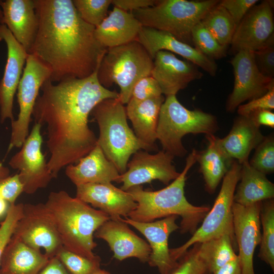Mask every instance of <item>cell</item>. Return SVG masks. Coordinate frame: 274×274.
Masks as SVG:
<instances>
[{"mask_svg":"<svg viewBox=\"0 0 274 274\" xmlns=\"http://www.w3.org/2000/svg\"><path fill=\"white\" fill-rule=\"evenodd\" d=\"M206 137L208 146L204 150L197 152V162L200 165L199 171L203 176L206 190L212 194L234 160L224 153L215 134L206 135Z\"/></svg>","mask_w":274,"mask_h":274,"instance_id":"cell-30","label":"cell"},{"mask_svg":"<svg viewBox=\"0 0 274 274\" xmlns=\"http://www.w3.org/2000/svg\"><path fill=\"white\" fill-rule=\"evenodd\" d=\"M165 98L163 95L141 101L129 100L125 107L127 118L133 132L148 151H155L159 115Z\"/></svg>","mask_w":274,"mask_h":274,"instance_id":"cell-27","label":"cell"},{"mask_svg":"<svg viewBox=\"0 0 274 274\" xmlns=\"http://www.w3.org/2000/svg\"><path fill=\"white\" fill-rule=\"evenodd\" d=\"M241 165L240 183L235 191L233 202L248 206L273 199L274 184L266 175L251 166L249 161Z\"/></svg>","mask_w":274,"mask_h":274,"instance_id":"cell-29","label":"cell"},{"mask_svg":"<svg viewBox=\"0 0 274 274\" xmlns=\"http://www.w3.org/2000/svg\"><path fill=\"white\" fill-rule=\"evenodd\" d=\"M3 12L2 7L0 5V24H3Z\"/></svg>","mask_w":274,"mask_h":274,"instance_id":"cell-52","label":"cell"},{"mask_svg":"<svg viewBox=\"0 0 274 274\" xmlns=\"http://www.w3.org/2000/svg\"><path fill=\"white\" fill-rule=\"evenodd\" d=\"M5 25L28 54L35 41L38 21L33 0L0 1Z\"/></svg>","mask_w":274,"mask_h":274,"instance_id":"cell-23","label":"cell"},{"mask_svg":"<svg viewBox=\"0 0 274 274\" xmlns=\"http://www.w3.org/2000/svg\"><path fill=\"white\" fill-rule=\"evenodd\" d=\"M39 274H71L56 257L49 259Z\"/></svg>","mask_w":274,"mask_h":274,"instance_id":"cell-47","label":"cell"},{"mask_svg":"<svg viewBox=\"0 0 274 274\" xmlns=\"http://www.w3.org/2000/svg\"><path fill=\"white\" fill-rule=\"evenodd\" d=\"M273 109L274 87H272L263 95L239 105L237 111L238 115L247 116L257 111Z\"/></svg>","mask_w":274,"mask_h":274,"instance_id":"cell-42","label":"cell"},{"mask_svg":"<svg viewBox=\"0 0 274 274\" xmlns=\"http://www.w3.org/2000/svg\"><path fill=\"white\" fill-rule=\"evenodd\" d=\"M56 257L71 274H92L100 268L101 259L96 255L89 258L71 252L63 247Z\"/></svg>","mask_w":274,"mask_h":274,"instance_id":"cell-35","label":"cell"},{"mask_svg":"<svg viewBox=\"0 0 274 274\" xmlns=\"http://www.w3.org/2000/svg\"><path fill=\"white\" fill-rule=\"evenodd\" d=\"M142 26L131 13L114 6L95 27L94 36L99 44L107 49L136 41Z\"/></svg>","mask_w":274,"mask_h":274,"instance_id":"cell-25","label":"cell"},{"mask_svg":"<svg viewBox=\"0 0 274 274\" xmlns=\"http://www.w3.org/2000/svg\"><path fill=\"white\" fill-rule=\"evenodd\" d=\"M45 204L53 217L63 247L87 258H95L93 251L97 244L93 235L110 217L63 190L51 192Z\"/></svg>","mask_w":274,"mask_h":274,"instance_id":"cell-4","label":"cell"},{"mask_svg":"<svg viewBox=\"0 0 274 274\" xmlns=\"http://www.w3.org/2000/svg\"><path fill=\"white\" fill-rule=\"evenodd\" d=\"M76 197L107 214L111 219L127 217L137 203L127 191L112 183H90L76 186Z\"/></svg>","mask_w":274,"mask_h":274,"instance_id":"cell-20","label":"cell"},{"mask_svg":"<svg viewBox=\"0 0 274 274\" xmlns=\"http://www.w3.org/2000/svg\"><path fill=\"white\" fill-rule=\"evenodd\" d=\"M151 76L157 82L162 94L166 97L176 95L190 82L201 79L203 74L192 62L179 59L175 54L162 50L158 52L153 59Z\"/></svg>","mask_w":274,"mask_h":274,"instance_id":"cell-19","label":"cell"},{"mask_svg":"<svg viewBox=\"0 0 274 274\" xmlns=\"http://www.w3.org/2000/svg\"><path fill=\"white\" fill-rule=\"evenodd\" d=\"M272 1H264L254 6L236 26L230 52L258 50L274 40Z\"/></svg>","mask_w":274,"mask_h":274,"instance_id":"cell-15","label":"cell"},{"mask_svg":"<svg viewBox=\"0 0 274 274\" xmlns=\"http://www.w3.org/2000/svg\"><path fill=\"white\" fill-rule=\"evenodd\" d=\"M256 65L265 77H274V40L265 47L253 52Z\"/></svg>","mask_w":274,"mask_h":274,"instance_id":"cell-41","label":"cell"},{"mask_svg":"<svg viewBox=\"0 0 274 274\" xmlns=\"http://www.w3.org/2000/svg\"><path fill=\"white\" fill-rule=\"evenodd\" d=\"M23 206L22 203L11 205L6 217L0 224V264L3 251L22 216Z\"/></svg>","mask_w":274,"mask_h":274,"instance_id":"cell-39","label":"cell"},{"mask_svg":"<svg viewBox=\"0 0 274 274\" xmlns=\"http://www.w3.org/2000/svg\"><path fill=\"white\" fill-rule=\"evenodd\" d=\"M92 274H110V273L99 268L95 270Z\"/></svg>","mask_w":274,"mask_h":274,"instance_id":"cell-51","label":"cell"},{"mask_svg":"<svg viewBox=\"0 0 274 274\" xmlns=\"http://www.w3.org/2000/svg\"><path fill=\"white\" fill-rule=\"evenodd\" d=\"M198 244L187 250L178 261V264L171 274H207V268L197 252Z\"/></svg>","mask_w":274,"mask_h":274,"instance_id":"cell-38","label":"cell"},{"mask_svg":"<svg viewBox=\"0 0 274 274\" xmlns=\"http://www.w3.org/2000/svg\"><path fill=\"white\" fill-rule=\"evenodd\" d=\"M41 127L40 124L35 123L20 150L9 162L12 168L19 171L23 192L28 194L46 187L53 178L41 151Z\"/></svg>","mask_w":274,"mask_h":274,"instance_id":"cell-12","label":"cell"},{"mask_svg":"<svg viewBox=\"0 0 274 274\" xmlns=\"http://www.w3.org/2000/svg\"><path fill=\"white\" fill-rule=\"evenodd\" d=\"M10 176L9 169L0 161V181Z\"/></svg>","mask_w":274,"mask_h":274,"instance_id":"cell-50","label":"cell"},{"mask_svg":"<svg viewBox=\"0 0 274 274\" xmlns=\"http://www.w3.org/2000/svg\"><path fill=\"white\" fill-rule=\"evenodd\" d=\"M95 237L105 241L113 252L114 257L119 261L134 257L141 262L148 261L151 248L145 240L137 235L122 220L110 219L100 226Z\"/></svg>","mask_w":274,"mask_h":274,"instance_id":"cell-21","label":"cell"},{"mask_svg":"<svg viewBox=\"0 0 274 274\" xmlns=\"http://www.w3.org/2000/svg\"><path fill=\"white\" fill-rule=\"evenodd\" d=\"M25 63L17 89L19 112L17 119L11 121L12 131L8 152L14 147L21 148L28 136L40 90L51 75L50 70L32 54H28Z\"/></svg>","mask_w":274,"mask_h":274,"instance_id":"cell-10","label":"cell"},{"mask_svg":"<svg viewBox=\"0 0 274 274\" xmlns=\"http://www.w3.org/2000/svg\"><path fill=\"white\" fill-rule=\"evenodd\" d=\"M178 216L172 215L149 222H140L126 217L122 220L132 226L147 238L151 248L148 261L151 267H157L159 274H171L178 262L171 258L168 240L170 234L180 228L176 221Z\"/></svg>","mask_w":274,"mask_h":274,"instance_id":"cell-18","label":"cell"},{"mask_svg":"<svg viewBox=\"0 0 274 274\" xmlns=\"http://www.w3.org/2000/svg\"><path fill=\"white\" fill-rule=\"evenodd\" d=\"M262 227L258 256L274 271V202L273 199L262 201L260 213Z\"/></svg>","mask_w":274,"mask_h":274,"instance_id":"cell-33","label":"cell"},{"mask_svg":"<svg viewBox=\"0 0 274 274\" xmlns=\"http://www.w3.org/2000/svg\"><path fill=\"white\" fill-rule=\"evenodd\" d=\"M157 0H112V4L124 11L129 12L154 6Z\"/></svg>","mask_w":274,"mask_h":274,"instance_id":"cell-45","label":"cell"},{"mask_svg":"<svg viewBox=\"0 0 274 274\" xmlns=\"http://www.w3.org/2000/svg\"><path fill=\"white\" fill-rule=\"evenodd\" d=\"M91 114L99 128L97 144L120 174L124 173L134 153L148 151L129 126L125 107L118 98H108L99 102Z\"/></svg>","mask_w":274,"mask_h":274,"instance_id":"cell-5","label":"cell"},{"mask_svg":"<svg viewBox=\"0 0 274 274\" xmlns=\"http://www.w3.org/2000/svg\"><path fill=\"white\" fill-rule=\"evenodd\" d=\"M258 126L264 125L274 128V114L271 110H262L256 111L249 115Z\"/></svg>","mask_w":274,"mask_h":274,"instance_id":"cell-46","label":"cell"},{"mask_svg":"<svg viewBox=\"0 0 274 274\" xmlns=\"http://www.w3.org/2000/svg\"><path fill=\"white\" fill-rule=\"evenodd\" d=\"M241 167L242 165L236 160L232 162L223 178L220 190L213 206L203 218L201 225L183 245L170 249V255L174 261L178 262L194 244L224 234L229 235L235 241L232 207L236 187L240 179Z\"/></svg>","mask_w":274,"mask_h":274,"instance_id":"cell-9","label":"cell"},{"mask_svg":"<svg viewBox=\"0 0 274 274\" xmlns=\"http://www.w3.org/2000/svg\"><path fill=\"white\" fill-rule=\"evenodd\" d=\"M98 68L84 78H71L55 83L49 79L41 88L32 116L35 123L46 126L50 153L47 164L53 178L96 146L97 138L88 126L93 108L104 99L119 97V92L99 83Z\"/></svg>","mask_w":274,"mask_h":274,"instance_id":"cell-1","label":"cell"},{"mask_svg":"<svg viewBox=\"0 0 274 274\" xmlns=\"http://www.w3.org/2000/svg\"><path fill=\"white\" fill-rule=\"evenodd\" d=\"M163 95L157 82L151 76L139 80L134 85L129 99L141 101Z\"/></svg>","mask_w":274,"mask_h":274,"instance_id":"cell-40","label":"cell"},{"mask_svg":"<svg viewBox=\"0 0 274 274\" xmlns=\"http://www.w3.org/2000/svg\"><path fill=\"white\" fill-rule=\"evenodd\" d=\"M174 157L163 150L153 154L147 151L136 152L128 161L126 171L120 174L118 183H122L121 189L126 191L155 180L168 185L180 174L173 164Z\"/></svg>","mask_w":274,"mask_h":274,"instance_id":"cell-14","label":"cell"},{"mask_svg":"<svg viewBox=\"0 0 274 274\" xmlns=\"http://www.w3.org/2000/svg\"><path fill=\"white\" fill-rule=\"evenodd\" d=\"M7 48V59L0 81V121L14 120L13 101L28 53L4 24H0V41Z\"/></svg>","mask_w":274,"mask_h":274,"instance_id":"cell-17","label":"cell"},{"mask_svg":"<svg viewBox=\"0 0 274 274\" xmlns=\"http://www.w3.org/2000/svg\"><path fill=\"white\" fill-rule=\"evenodd\" d=\"M254 154L249 161L251 166L265 175L274 171V137L264 136L255 149Z\"/></svg>","mask_w":274,"mask_h":274,"instance_id":"cell-37","label":"cell"},{"mask_svg":"<svg viewBox=\"0 0 274 274\" xmlns=\"http://www.w3.org/2000/svg\"><path fill=\"white\" fill-rule=\"evenodd\" d=\"M136 41L153 59L158 52L166 51L181 56L211 76L216 74L218 67L215 60L207 57L194 47L178 40L168 33L142 26Z\"/></svg>","mask_w":274,"mask_h":274,"instance_id":"cell-22","label":"cell"},{"mask_svg":"<svg viewBox=\"0 0 274 274\" xmlns=\"http://www.w3.org/2000/svg\"><path fill=\"white\" fill-rule=\"evenodd\" d=\"M230 62L233 68L234 82L227 99V112L233 113L243 102L259 97L274 87L273 78L266 77L259 72L253 51L240 50Z\"/></svg>","mask_w":274,"mask_h":274,"instance_id":"cell-13","label":"cell"},{"mask_svg":"<svg viewBox=\"0 0 274 274\" xmlns=\"http://www.w3.org/2000/svg\"><path fill=\"white\" fill-rule=\"evenodd\" d=\"M197 151L193 149L186 158L183 171L163 189L148 191L144 190L142 185H138L126 191L137 203L136 208L127 217L137 222H149L172 215L180 216L182 218L181 232L193 234L210 210L209 207L192 204L185 195L187 174L197 162Z\"/></svg>","mask_w":274,"mask_h":274,"instance_id":"cell-3","label":"cell"},{"mask_svg":"<svg viewBox=\"0 0 274 274\" xmlns=\"http://www.w3.org/2000/svg\"><path fill=\"white\" fill-rule=\"evenodd\" d=\"M12 235L35 249L43 248L49 259L63 247L54 220L45 203L24 204L22 216Z\"/></svg>","mask_w":274,"mask_h":274,"instance_id":"cell-11","label":"cell"},{"mask_svg":"<svg viewBox=\"0 0 274 274\" xmlns=\"http://www.w3.org/2000/svg\"><path fill=\"white\" fill-rule=\"evenodd\" d=\"M73 3L81 19L96 27L107 16L112 0H73Z\"/></svg>","mask_w":274,"mask_h":274,"instance_id":"cell-36","label":"cell"},{"mask_svg":"<svg viewBox=\"0 0 274 274\" xmlns=\"http://www.w3.org/2000/svg\"><path fill=\"white\" fill-rule=\"evenodd\" d=\"M49 259L12 235L2 256L0 274H39Z\"/></svg>","mask_w":274,"mask_h":274,"instance_id":"cell-28","label":"cell"},{"mask_svg":"<svg viewBox=\"0 0 274 274\" xmlns=\"http://www.w3.org/2000/svg\"><path fill=\"white\" fill-rule=\"evenodd\" d=\"M33 1L38 28L28 54L50 70L53 83L92 74L107 49L95 39V27L81 19L72 0Z\"/></svg>","mask_w":274,"mask_h":274,"instance_id":"cell-2","label":"cell"},{"mask_svg":"<svg viewBox=\"0 0 274 274\" xmlns=\"http://www.w3.org/2000/svg\"><path fill=\"white\" fill-rule=\"evenodd\" d=\"M191 38L193 46L207 57L215 60L226 56L227 48L221 45L201 22L193 28Z\"/></svg>","mask_w":274,"mask_h":274,"instance_id":"cell-34","label":"cell"},{"mask_svg":"<svg viewBox=\"0 0 274 274\" xmlns=\"http://www.w3.org/2000/svg\"><path fill=\"white\" fill-rule=\"evenodd\" d=\"M262 202L244 206L233 202V230L242 274H255L253 256L261 241L260 213Z\"/></svg>","mask_w":274,"mask_h":274,"instance_id":"cell-16","label":"cell"},{"mask_svg":"<svg viewBox=\"0 0 274 274\" xmlns=\"http://www.w3.org/2000/svg\"><path fill=\"white\" fill-rule=\"evenodd\" d=\"M78 163L66 166L65 175L76 185L119 182L120 174L115 165L105 156L97 144Z\"/></svg>","mask_w":274,"mask_h":274,"instance_id":"cell-24","label":"cell"},{"mask_svg":"<svg viewBox=\"0 0 274 274\" xmlns=\"http://www.w3.org/2000/svg\"><path fill=\"white\" fill-rule=\"evenodd\" d=\"M218 128L215 116L199 109L188 110L176 95H170L165 97L161 106L156 138L163 150L174 157H183L187 153L182 143L185 135L215 134Z\"/></svg>","mask_w":274,"mask_h":274,"instance_id":"cell-6","label":"cell"},{"mask_svg":"<svg viewBox=\"0 0 274 274\" xmlns=\"http://www.w3.org/2000/svg\"><path fill=\"white\" fill-rule=\"evenodd\" d=\"M201 22L221 45L227 48L230 45L236 25L220 3L206 15Z\"/></svg>","mask_w":274,"mask_h":274,"instance_id":"cell-32","label":"cell"},{"mask_svg":"<svg viewBox=\"0 0 274 274\" xmlns=\"http://www.w3.org/2000/svg\"><path fill=\"white\" fill-rule=\"evenodd\" d=\"M212 274H242L238 256L226 263Z\"/></svg>","mask_w":274,"mask_h":274,"instance_id":"cell-48","label":"cell"},{"mask_svg":"<svg viewBox=\"0 0 274 274\" xmlns=\"http://www.w3.org/2000/svg\"><path fill=\"white\" fill-rule=\"evenodd\" d=\"M264 137L260 127L249 116L238 115L234 119L228 134L222 139L218 137V142L228 157L242 164L249 161L251 151L256 148Z\"/></svg>","mask_w":274,"mask_h":274,"instance_id":"cell-26","label":"cell"},{"mask_svg":"<svg viewBox=\"0 0 274 274\" xmlns=\"http://www.w3.org/2000/svg\"><path fill=\"white\" fill-rule=\"evenodd\" d=\"M22 192L23 187L18 174L0 181V196L11 204H15Z\"/></svg>","mask_w":274,"mask_h":274,"instance_id":"cell-44","label":"cell"},{"mask_svg":"<svg viewBox=\"0 0 274 274\" xmlns=\"http://www.w3.org/2000/svg\"><path fill=\"white\" fill-rule=\"evenodd\" d=\"M11 204L0 196V220L6 217Z\"/></svg>","mask_w":274,"mask_h":274,"instance_id":"cell-49","label":"cell"},{"mask_svg":"<svg viewBox=\"0 0 274 274\" xmlns=\"http://www.w3.org/2000/svg\"><path fill=\"white\" fill-rule=\"evenodd\" d=\"M219 2L218 0H159L152 7L130 13L143 26L166 32L193 46V28Z\"/></svg>","mask_w":274,"mask_h":274,"instance_id":"cell-7","label":"cell"},{"mask_svg":"<svg viewBox=\"0 0 274 274\" xmlns=\"http://www.w3.org/2000/svg\"><path fill=\"white\" fill-rule=\"evenodd\" d=\"M235 243V241L227 234L197 243L198 256L209 272L212 273L237 257L234 250Z\"/></svg>","mask_w":274,"mask_h":274,"instance_id":"cell-31","label":"cell"},{"mask_svg":"<svg viewBox=\"0 0 274 274\" xmlns=\"http://www.w3.org/2000/svg\"><path fill=\"white\" fill-rule=\"evenodd\" d=\"M258 0H222L220 4L229 13L236 26Z\"/></svg>","mask_w":274,"mask_h":274,"instance_id":"cell-43","label":"cell"},{"mask_svg":"<svg viewBox=\"0 0 274 274\" xmlns=\"http://www.w3.org/2000/svg\"><path fill=\"white\" fill-rule=\"evenodd\" d=\"M153 59L137 41L107 48L97 70L99 83L108 89L114 84L120 89L118 99L129 101L134 85L143 77L151 76Z\"/></svg>","mask_w":274,"mask_h":274,"instance_id":"cell-8","label":"cell"}]
</instances>
